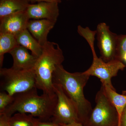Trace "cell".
<instances>
[{"label":"cell","instance_id":"21","mask_svg":"<svg viewBox=\"0 0 126 126\" xmlns=\"http://www.w3.org/2000/svg\"><path fill=\"white\" fill-rule=\"evenodd\" d=\"M9 117L4 114H0V126H10Z\"/></svg>","mask_w":126,"mask_h":126},{"label":"cell","instance_id":"16","mask_svg":"<svg viewBox=\"0 0 126 126\" xmlns=\"http://www.w3.org/2000/svg\"><path fill=\"white\" fill-rule=\"evenodd\" d=\"M16 36L11 34L0 33V67L2 68L4 55L17 45Z\"/></svg>","mask_w":126,"mask_h":126},{"label":"cell","instance_id":"6","mask_svg":"<svg viewBox=\"0 0 126 126\" xmlns=\"http://www.w3.org/2000/svg\"><path fill=\"white\" fill-rule=\"evenodd\" d=\"M96 105L84 126H117L118 115L115 106L106 96L102 86L95 97Z\"/></svg>","mask_w":126,"mask_h":126},{"label":"cell","instance_id":"3","mask_svg":"<svg viewBox=\"0 0 126 126\" xmlns=\"http://www.w3.org/2000/svg\"><path fill=\"white\" fill-rule=\"evenodd\" d=\"M43 51L37 59L34 70L35 85L43 93L55 94L53 82V75L57 66L64 60L62 49L58 44L48 41L43 46Z\"/></svg>","mask_w":126,"mask_h":126},{"label":"cell","instance_id":"18","mask_svg":"<svg viewBox=\"0 0 126 126\" xmlns=\"http://www.w3.org/2000/svg\"><path fill=\"white\" fill-rule=\"evenodd\" d=\"M14 100V96L10 95L6 92L0 93V114L3 113L6 108L11 104Z\"/></svg>","mask_w":126,"mask_h":126},{"label":"cell","instance_id":"17","mask_svg":"<svg viewBox=\"0 0 126 126\" xmlns=\"http://www.w3.org/2000/svg\"><path fill=\"white\" fill-rule=\"evenodd\" d=\"M37 120L31 114L18 112L10 117L9 124L10 126H37Z\"/></svg>","mask_w":126,"mask_h":126},{"label":"cell","instance_id":"22","mask_svg":"<svg viewBox=\"0 0 126 126\" xmlns=\"http://www.w3.org/2000/svg\"><path fill=\"white\" fill-rule=\"evenodd\" d=\"M30 4H35L38 2L47 1V2H56L60 3L62 0H25Z\"/></svg>","mask_w":126,"mask_h":126},{"label":"cell","instance_id":"4","mask_svg":"<svg viewBox=\"0 0 126 126\" xmlns=\"http://www.w3.org/2000/svg\"><path fill=\"white\" fill-rule=\"evenodd\" d=\"M78 33L87 40L92 52V63L88 69L84 72V73L97 77L100 79L102 84L116 90L112 86L111 79L117 75L119 70H124L126 65L122 61L118 60L107 63L97 56L94 46L96 31H91L88 27H81L78 30Z\"/></svg>","mask_w":126,"mask_h":126},{"label":"cell","instance_id":"15","mask_svg":"<svg viewBox=\"0 0 126 126\" xmlns=\"http://www.w3.org/2000/svg\"><path fill=\"white\" fill-rule=\"evenodd\" d=\"M104 91L106 96L111 102L116 109L118 115L117 126H121L122 114L126 106V94H119L108 86L102 84Z\"/></svg>","mask_w":126,"mask_h":126},{"label":"cell","instance_id":"19","mask_svg":"<svg viewBox=\"0 0 126 126\" xmlns=\"http://www.w3.org/2000/svg\"><path fill=\"white\" fill-rule=\"evenodd\" d=\"M126 52V35H118L117 55V60L122 61L123 56Z\"/></svg>","mask_w":126,"mask_h":126},{"label":"cell","instance_id":"9","mask_svg":"<svg viewBox=\"0 0 126 126\" xmlns=\"http://www.w3.org/2000/svg\"><path fill=\"white\" fill-rule=\"evenodd\" d=\"M58 4L47 1L29 4L25 12L30 20L45 19L56 23L59 15Z\"/></svg>","mask_w":126,"mask_h":126},{"label":"cell","instance_id":"25","mask_svg":"<svg viewBox=\"0 0 126 126\" xmlns=\"http://www.w3.org/2000/svg\"><path fill=\"white\" fill-rule=\"evenodd\" d=\"M122 61H124L125 63H126V52L123 55V56L122 58Z\"/></svg>","mask_w":126,"mask_h":126},{"label":"cell","instance_id":"7","mask_svg":"<svg viewBox=\"0 0 126 126\" xmlns=\"http://www.w3.org/2000/svg\"><path fill=\"white\" fill-rule=\"evenodd\" d=\"M53 87L58 100L50 121L60 125L79 122L77 109L63 88L59 84L54 83Z\"/></svg>","mask_w":126,"mask_h":126},{"label":"cell","instance_id":"2","mask_svg":"<svg viewBox=\"0 0 126 126\" xmlns=\"http://www.w3.org/2000/svg\"><path fill=\"white\" fill-rule=\"evenodd\" d=\"M37 88L14 95V100L1 114L10 117L16 112L30 113L44 121H50L57 103L56 94L39 96Z\"/></svg>","mask_w":126,"mask_h":126},{"label":"cell","instance_id":"14","mask_svg":"<svg viewBox=\"0 0 126 126\" xmlns=\"http://www.w3.org/2000/svg\"><path fill=\"white\" fill-rule=\"evenodd\" d=\"M29 4L25 0H0V19L18 12L25 11Z\"/></svg>","mask_w":126,"mask_h":126},{"label":"cell","instance_id":"10","mask_svg":"<svg viewBox=\"0 0 126 126\" xmlns=\"http://www.w3.org/2000/svg\"><path fill=\"white\" fill-rule=\"evenodd\" d=\"M25 11L18 12L0 19V33L16 36L27 29L30 20Z\"/></svg>","mask_w":126,"mask_h":126},{"label":"cell","instance_id":"13","mask_svg":"<svg viewBox=\"0 0 126 126\" xmlns=\"http://www.w3.org/2000/svg\"><path fill=\"white\" fill-rule=\"evenodd\" d=\"M18 45L30 50L31 54L36 58L40 56L43 51V47L32 36L27 29L16 35Z\"/></svg>","mask_w":126,"mask_h":126},{"label":"cell","instance_id":"1","mask_svg":"<svg viewBox=\"0 0 126 126\" xmlns=\"http://www.w3.org/2000/svg\"><path fill=\"white\" fill-rule=\"evenodd\" d=\"M90 77L84 72H68L62 64L57 66L53 75V83L63 88L75 106L79 122L83 125L93 110L92 104L84 97L83 92Z\"/></svg>","mask_w":126,"mask_h":126},{"label":"cell","instance_id":"5","mask_svg":"<svg viewBox=\"0 0 126 126\" xmlns=\"http://www.w3.org/2000/svg\"><path fill=\"white\" fill-rule=\"evenodd\" d=\"M0 77L1 91L12 96L36 88L34 69L17 70L12 68H1Z\"/></svg>","mask_w":126,"mask_h":126},{"label":"cell","instance_id":"24","mask_svg":"<svg viewBox=\"0 0 126 126\" xmlns=\"http://www.w3.org/2000/svg\"><path fill=\"white\" fill-rule=\"evenodd\" d=\"M61 126H84L81 123L79 122H74L70 124H61Z\"/></svg>","mask_w":126,"mask_h":126},{"label":"cell","instance_id":"11","mask_svg":"<svg viewBox=\"0 0 126 126\" xmlns=\"http://www.w3.org/2000/svg\"><path fill=\"white\" fill-rule=\"evenodd\" d=\"M13 59L12 68L17 70L34 69L38 58L25 47L18 45L9 53Z\"/></svg>","mask_w":126,"mask_h":126},{"label":"cell","instance_id":"20","mask_svg":"<svg viewBox=\"0 0 126 126\" xmlns=\"http://www.w3.org/2000/svg\"><path fill=\"white\" fill-rule=\"evenodd\" d=\"M36 126H61L60 124L55 123L52 121H44L41 120L37 118L36 122Z\"/></svg>","mask_w":126,"mask_h":126},{"label":"cell","instance_id":"23","mask_svg":"<svg viewBox=\"0 0 126 126\" xmlns=\"http://www.w3.org/2000/svg\"><path fill=\"white\" fill-rule=\"evenodd\" d=\"M121 126H126V106L122 114L121 119Z\"/></svg>","mask_w":126,"mask_h":126},{"label":"cell","instance_id":"8","mask_svg":"<svg viewBox=\"0 0 126 126\" xmlns=\"http://www.w3.org/2000/svg\"><path fill=\"white\" fill-rule=\"evenodd\" d=\"M96 31L101 58L107 63L117 60L118 35L110 31L106 23L98 24Z\"/></svg>","mask_w":126,"mask_h":126},{"label":"cell","instance_id":"12","mask_svg":"<svg viewBox=\"0 0 126 126\" xmlns=\"http://www.w3.org/2000/svg\"><path fill=\"white\" fill-rule=\"evenodd\" d=\"M55 23L45 19H30L27 24V29L43 46L48 42V34L54 27Z\"/></svg>","mask_w":126,"mask_h":126}]
</instances>
